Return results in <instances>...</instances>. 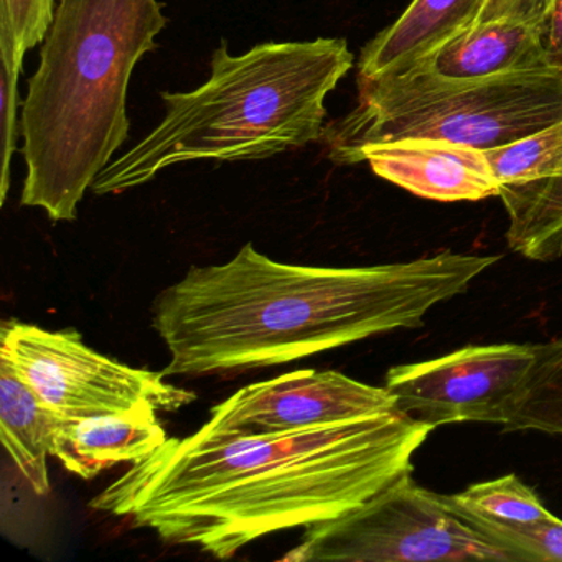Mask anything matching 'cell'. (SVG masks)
I'll return each mask as SVG.
<instances>
[{
	"mask_svg": "<svg viewBox=\"0 0 562 562\" xmlns=\"http://www.w3.org/2000/svg\"><path fill=\"white\" fill-rule=\"evenodd\" d=\"M432 430L397 409L266 436L203 426L133 463L91 508L228 559L266 536L357 508L413 472Z\"/></svg>",
	"mask_w": 562,
	"mask_h": 562,
	"instance_id": "obj_1",
	"label": "cell"
},
{
	"mask_svg": "<svg viewBox=\"0 0 562 562\" xmlns=\"http://www.w3.org/2000/svg\"><path fill=\"white\" fill-rule=\"evenodd\" d=\"M498 256L440 252L370 268L284 265L246 245L232 261L190 268L157 295L153 325L166 376L279 367L396 328L463 294Z\"/></svg>",
	"mask_w": 562,
	"mask_h": 562,
	"instance_id": "obj_2",
	"label": "cell"
},
{
	"mask_svg": "<svg viewBox=\"0 0 562 562\" xmlns=\"http://www.w3.org/2000/svg\"><path fill=\"white\" fill-rule=\"evenodd\" d=\"M167 24L159 0H58L22 104V205L77 218L130 137L131 78Z\"/></svg>",
	"mask_w": 562,
	"mask_h": 562,
	"instance_id": "obj_3",
	"label": "cell"
},
{
	"mask_svg": "<svg viewBox=\"0 0 562 562\" xmlns=\"http://www.w3.org/2000/svg\"><path fill=\"white\" fill-rule=\"evenodd\" d=\"M345 38L265 42L241 55L222 41L210 77L186 93H162L166 116L94 180L116 195L193 160H265L321 143L325 100L353 68Z\"/></svg>",
	"mask_w": 562,
	"mask_h": 562,
	"instance_id": "obj_4",
	"label": "cell"
},
{
	"mask_svg": "<svg viewBox=\"0 0 562 562\" xmlns=\"http://www.w3.org/2000/svg\"><path fill=\"white\" fill-rule=\"evenodd\" d=\"M357 85L353 110L322 134L340 166L358 164L373 144L436 139L486 150L562 121V70L554 67L452 80L414 65Z\"/></svg>",
	"mask_w": 562,
	"mask_h": 562,
	"instance_id": "obj_5",
	"label": "cell"
},
{
	"mask_svg": "<svg viewBox=\"0 0 562 562\" xmlns=\"http://www.w3.org/2000/svg\"><path fill=\"white\" fill-rule=\"evenodd\" d=\"M284 561L519 562L518 555L457 515L439 493L404 473L357 508L305 528Z\"/></svg>",
	"mask_w": 562,
	"mask_h": 562,
	"instance_id": "obj_6",
	"label": "cell"
},
{
	"mask_svg": "<svg viewBox=\"0 0 562 562\" xmlns=\"http://www.w3.org/2000/svg\"><path fill=\"white\" fill-rule=\"evenodd\" d=\"M0 358L67 419L146 406L173 413L196 400V394L167 383L164 373L127 367L91 350L75 331H48L19 322L4 325Z\"/></svg>",
	"mask_w": 562,
	"mask_h": 562,
	"instance_id": "obj_7",
	"label": "cell"
},
{
	"mask_svg": "<svg viewBox=\"0 0 562 562\" xmlns=\"http://www.w3.org/2000/svg\"><path fill=\"white\" fill-rule=\"evenodd\" d=\"M535 355L536 345L460 348L436 360L391 368L384 387L397 411L432 429L453 423L499 424Z\"/></svg>",
	"mask_w": 562,
	"mask_h": 562,
	"instance_id": "obj_8",
	"label": "cell"
},
{
	"mask_svg": "<svg viewBox=\"0 0 562 562\" xmlns=\"http://www.w3.org/2000/svg\"><path fill=\"white\" fill-rule=\"evenodd\" d=\"M396 409L386 387H374L338 371L299 370L236 391L213 407L205 424L241 436L292 432L322 424Z\"/></svg>",
	"mask_w": 562,
	"mask_h": 562,
	"instance_id": "obj_9",
	"label": "cell"
},
{
	"mask_svg": "<svg viewBox=\"0 0 562 562\" xmlns=\"http://www.w3.org/2000/svg\"><path fill=\"white\" fill-rule=\"evenodd\" d=\"M551 8L552 0H413L396 22L364 45L357 80L407 70L450 38L492 19H526L548 31Z\"/></svg>",
	"mask_w": 562,
	"mask_h": 562,
	"instance_id": "obj_10",
	"label": "cell"
},
{
	"mask_svg": "<svg viewBox=\"0 0 562 562\" xmlns=\"http://www.w3.org/2000/svg\"><path fill=\"white\" fill-rule=\"evenodd\" d=\"M413 195L437 202H476L499 195L483 150L436 139H403L364 147L358 164Z\"/></svg>",
	"mask_w": 562,
	"mask_h": 562,
	"instance_id": "obj_11",
	"label": "cell"
},
{
	"mask_svg": "<svg viewBox=\"0 0 562 562\" xmlns=\"http://www.w3.org/2000/svg\"><path fill=\"white\" fill-rule=\"evenodd\" d=\"M544 37V25L536 22L519 18L492 19L456 35L414 65L452 80H476L548 68L552 65Z\"/></svg>",
	"mask_w": 562,
	"mask_h": 562,
	"instance_id": "obj_12",
	"label": "cell"
},
{
	"mask_svg": "<svg viewBox=\"0 0 562 562\" xmlns=\"http://www.w3.org/2000/svg\"><path fill=\"white\" fill-rule=\"evenodd\" d=\"M166 440L157 411L146 406L93 419H65L52 457L68 472L90 480L117 463L140 462Z\"/></svg>",
	"mask_w": 562,
	"mask_h": 562,
	"instance_id": "obj_13",
	"label": "cell"
},
{
	"mask_svg": "<svg viewBox=\"0 0 562 562\" xmlns=\"http://www.w3.org/2000/svg\"><path fill=\"white\" fill-rule=\"evenodd\" d=\"M65 419L22 380L9 361L0 358V436L38 496L50 493L47 459Z\"/></svg>",
	"mask_w": 562,
	"mask_h": 562,
	"instance_id": "obj_14",
	"label": "cell"
},
{
	"mask_svg": "<svg viewBox=\"0 0 562 562\" xmlns=\"http://www.w3.org/2000/svg\"><path fill=\"white\" fill-rule=\"evenodd\" d=\"M508 215L509 248L532 261L562 255V172L525 186L499 187Z\"/></svg>",
	"mask_w": 562,
	"mask_h": 562,
	"instance_id": "obj_15",
	"label": "cell"
},
{
	"mask_svg": "<svg viewBox=\"0 0 562 562\" xmlns=\"http://www.w3.org/2000/svg\"><path fill=\"white\" fill-rule=\"evenodd\" d=\"M506 430L562 436V337L536 345L535 360L503 409Z\"/></svg>",
	"mask_w": 562,
	"mask_h": 562,
	"instance_id": "obj_16",
	"label": "cell"
},
{
	"mask_svg": "<svg viewBox=\"0 0 562 562\" xmlns=\"http://www.w3.org/2000/svg\"><path fill=\"white\" fill-rule=\"evenodd\" d=\"M499 187L525 186L562 172V121L505 146L483 150Z\"/></svg>",
	"mask_w": 562,
	"mask_h": 562,
	"instance_id": "obj_17",
	"label": "cell"
},
{
	"mask_svg": "<svg viewBox=\"0 0 562 562\" xmlns=\"http://www.w3.org/2000/svg\"><path fill=\"white\" fill-rule=\"evenodd\" d=\"M459 515L480 516L502 522H532L551 518L538 495L516 475L475 483L457 495H442Z\"/></svg>",
	"mask_w": 562,
	"mask_h": 562,
	"instance_id": "obj_18",
	"label": "cell"
},
{
	"mask_svg": "<svg viewBox=\"0 0 562 562\" xmlns=\"http://www.w3.org/2000/svg\"><path fill=\"white\" fill-rule=\"evenodd\" d=\"M58 0H0V65L22 71L29 50L44 44Z\"/></svg>",
	"mask_w": 562,
	"mask_h": 562,
	"instance_id": "obj_19",
	"label": "cell"
},
{
	"mask_svg": "<svg viewBox=\"0 0 562 562\" xmlns=\"http://www.w3.org/2000/svg\"><path fill=\"white\" fill-rule=\"evenodd\" d=\"M459 516L512 549L519 562H562V521L555 516L532 522H502L480 516Z\"/></svg>",
	"mask_w": 562,
	"mask_h": 562,
	"instance_id": "obj_20",
	"label": "cell"
},
{
	"mask_svg": "<svg viewBox=\"0 0 562 562\" xmlns=\"http://www.w3.org/2000/svg\"><path fill=\"white\" fill-rule=\"evenodd\" d=\"M19 75L21 71L9 70L0 65V199H8L11 187V164L18 150L19 137Z\"/></svg>",
	"mask_w": 562,
	"mask_h": 562,
	"instance_id": "obj_21",
	"label": "cell"
},
{
	"mask_svg": "<svg viewBox=\"0 0 562 562\" xmlns=\"http://www.w3.org/2000/svg\"><path fill=\"white\" fill-rule=\"evenodd\" d=\"M544 44L552 67L562 70V0H552Z\"/></svg>",
	"mask_w": 562,
	"mask_h": 562,
	"instance_id": "obj_22",
	"label": "cell"
}]
</instances>
